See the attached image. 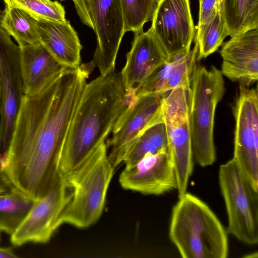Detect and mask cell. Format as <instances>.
<instances>
[{
	"label": "cell",
	"mask_w": 258,
	"mask_h": 258,
	"mask_svg": "<svg viewBox=\"0 0 258 258\" xmlns=\"http://www.w3.org/2000/svg\"><path fill=\"white\" fill-rule=\"evenodd\" d=\"M71 198L64 175L60 172L48 192L35 203L26 217L11 235L15 246L45 243L59 228L58 219Z\"/></svg>",
	"instance_id": "obj_10"
},
{
	"label": "cell",
	"mask_w": 258,
	"mask_h": 258,
	"mask_svg": "<svg viewBox=\"0 0 258 258\" xmlns=\"http://www.w3.org/2000/svg\"><path fill=\"white\" fill-rule=\"evenodd\" d=\"M190 91V89L180 87L163 94L161 113L164 122L189 118Z\"/></svg>",
	"instance_id": "obj_26"
},
{
	"label": "cell",
	"mask_w": 258,
	"mask_h": 258,
	"mask_svg": "<svg viewBox=\"0 0 258 258\" xmlns=\"http://www.w3.org/2000/svg\"><path fill=\"white\" fill-rule=\"evenodd\" d=\"M0 26V78L3 101L0 109V168L7 164L10 141L24 95L20 48Z\"/></svg>",
	"instance_id": "obj_7"
},
{
	"label": "cell",
	"mask_w": 258,
	"mask_h": 258,
	"mask_svg": "<svg viewBox=\"0 0 258 258\" xmlns=\"http://www.w3.org/2000/svg\"><path fill=\"white\" fill-rule=\"evenodd\" d=\"M198 52V46L195 44L194 47L186 54L173 58L174 66L164 92L180 87L190 89L191 79L197 61Z\"/></svg>",
	"instance_id": "obj_27"
},
{
	"label": "cell",
	"mask_w": 258,
	"mask_h": 258,
	"mask_svg": "<svg viewBox=\"0 0 258 258\" xmlns=\"http://www.w3.org/2000/svg\"><path fill=\"white\" fill-rule=\"evenodd\" d=\"M219 11V0H199V17L197 31L208 25Z\"/></svg>",
	"instance_id": "obj_28"
},
{
	"label": "cell",
	"mask_w": 258,
	"mask_h": 258,
	"mask_svg": "<svg viewBox=\"0 0 258 258\" xmlns=\"http://www.w3.org/2000/svg\"><path fill=\"white\" fill-rule=\"evenodd\" d=\"M35 201L14 187L0 195V231L12 235L29 213Z\"/></svg>",
	"instance_id": "obj_21"
},
{
	"label": "cell",
	"mask_w": 258,
	"mask_h": 258,
	"mask_svg": "<svg viewBox=\"0 0 258 258\" xmlns=\"http://www.w3.org/2000/svg\"><path fill=\"white\" fill-rule=\"evenodd\" d=\"M227 36V31L219 11L208 25L197 32L195 44L198 49L197 60L205 58L216 51Z\"/></svg>",
	"instance_id": "obj_24"
},
{
	"label": "cell",
	"mask_w": 258,
	"mask_h": 258,
	"mask_svg": "<svg viewBox=\"0 0 258 258\" xmlns=\"http://www.w3.org/2000/svg\"><path fill=\"white\" fill-rule=\"evenodd\" d=\"M92 71L87 63L67 69L40 93L22 98L4 170L16 188L35 201L59 173L64 141Z\"/></svg>",
	"instance_id": "obj_1"
},
{
	"label": "cell",
	"mask_w": 258,
	"mask_h": 258,
	"mask_svg": "<svg viewBox=\"0 0 258 258\" xmlns=\"http://www.w3.org/2000/svg\"><path fill=\"white\" fill-rule=\"evenodd\" d=\"M235 121L233 159L258 188V90L239 85L233 107Z\"/></svg>",
	"instance_id": "obj_9"
},
{
	"label": "cell",
	"mask_w": 258,
	"mask_h": 258,
	"mask_svg": "<svg viewBox=\"0 0 258 258\" xmlns=\"http://www.w3.org/2000/svg\"><path fill=\"white\" fill-rule=\"evenodd\" d=\"M0 233H1V231H0ZM0 239H1V234H0Z\"/></svg>",
	"instance_id": "obj_33"
},
{
	"label": "cell",
	"mask_w": 258,
	"mask_h": 258,
	"mask_svg": "<svg viewBox=\"0 0 258 258\" xmlns=\"http://www.w3.org/2000/svg\"><path fill=\"white\" fill-rule=\"evenodd\" d=\"M18 256L16 254L11 247H0V258H16Z\"/></svg>",
	"instance_id": "obj_31"
},
{
	"label": "cell",
	"mask_w": 258,
	"mask_h": 258,
	"mask_svg": "<svg viewBox=\"0 0 258 258\" xmlns=\"http://www.w3.org/2000/svg\"><path fill=\"white\" fill-rule=\"evenodd\" d=\"M223 76L249 87L258 80V29L231 37L222 44Z\"/></svg>",
	"instance_id": "obj_14"
},
{
	"label": "cell",
	"mask_w": 258,
	"mask_h": 258,
	"mask_svg": "<svg viewBox=\"0 0 258 258\" xmlns=\"http://www.w3.org/2000/svg\"><path fill=\"white\" fill-rule=\"evenodd\" d=\"M167 132L168 150L173 162L178 198L185 192L193 170V155L189 118L164 122Z\"/></svg>",
	"instance_id": "obj_18"
},
{
	"label": "cell",
	"mask_w": 258,
	"mask_h": 258,
	"mask_svg": "<svg viewBox=\"0 0 258 258\" xmlns=\"http://www.w3.org/2000/svg\"><path fill=\"white\" fill-rule=\"evenodd\" d=\"M164 93L131 98L119 116L112 130V136L106 143L107 148H111L108 158L114 169L123 162L127 152L143 132L163 121L161 104Z\"/></svg>",
	"instance_id": "obj_8"
},
{
	"label": "cell",
	"mask_w": 258,
	"mask_h": 258,
	"mask_svg": "<svg viewBox=\"0 0 258 258\" xmlns=\"http://www.w3.org/2000/svg\"><path fill=\"white\" fill-rule=\"evenodd\" d=\"M164 150H168V142L166 125L162 121L142 133L127 152L123 162L125 167H131L146 155Z\"/></svg>",
	"instance_id": "obj_22"
},
{
	"label": "cell",
	"mask_w": 258,
	"mask_h": 258,
	"mask_svg": "<svg viewBox=\"0 0 258 258\" xmlns=\"http://www.w3.org/2000/svg\"><path fill=\"white\" fill-rule=\"evenodd\" d=\"M114 71L87 83L70 123L58 162L66 175L80 166L105 141L131 97Z\"/></svg>",
	"instance_id": "obj_2"
},
{
	"label": "cell",
	"mask_w": 258,
	"mask_h": 258,
	"mask_svg": "<svg viewBox=\"0 0 258 258\" xmlns=\"http://www.w3.org/2000/svg\"><path fill=\"white\" fill-rule=\"evenodd\" d=\"M124 189L144 195H159L177 188L174 165L168 150L148 154L119 176Z\"/></svg>",
	"instance_id": "obj_13"
},
{
	"label": "cell",
	"mask_w": 258,
	"mask_h": 258,
	"mask_svg": "<svg viewBox=\"0 0 258 258\" xmlns=\"http://www.w3.org/2000/svg\"><path fill=\"white\" fill-rule=\"evenodd\" d=\"M0 26L19 46L40 43L37 21L18 8L5 5L0 11Z\"/></svg>",
	"instance_id": "obj_20"
},
{
	"label": "cell",
	"mask_w": 258,
	"mask_h": 258,
	"mask_svg": "<svg viewBox=\"0 0 258 258\" xmlns=\"http://www.w3.org/2000/svg\"><path fill=\"white\" fill-rule=\"evenodd\" d=\"M37 28L39 42L60 64L68 69L79 67L82 45L69 21L39 20Z\"/></svg>",
	"instance_id": "obj_17"
},
{
	"label": "cell",
	"mask_w": 258,
	"mask_h": 258,
	"mask_svg": "<svg viewBox=\"0 0 258 258\" xmlns=\"http://www.w3.org/2000/svg\"><path fill=\"white\" fill-rule=\"evenodd\" d=\"M226 89L220 70L196 64L191 79L189 123L194 160L200 166L216 159L214 127L217 106Z\"/></svg>",
	"instance_id": "obj_5"
},
{
	"label": "cell",
	"mask_w": 258,
	"mask_h": 258,
	"mask_svg": "<svg viewBox=\"0 0 258 258\" xmlns=\"http://www.w3.org/2000/svg\"><path fill=\"white\" fill-rule=\"evenodd\" d=\"M167 61L166 52L150 28L145 32L135 33L120 73L126 92H130Z\"/></svg>",
	"instance_id": "obj_15"
},
{
	"label": "cell",
	"mask_w": 258,
	"mask_h": 258,
	"mask_svg": "<svg viewBox=\"0 0 258 258\" xmlns=\"http://www.w3.org/2000/svg\"><path fill=\"white\" fill-rule=\"evenodd\" d=\"M63 1V0H61ZM80 20L85 25L93 29V26L83 0H72Z\"/></svg>",
	"instance_id": "obj_29"
},
{
	"label": "cell",
	"mask_w": 258,
	"mask_h": 258,
	"mask_svg": "<svg viewBox=\"0 0 258 258\" xmlns=\"http://www.w3.org/2000/svg\"><path fill=\"white\" fill-rule=\"evenodd\" d=\"M173 208L170 240L183 258H226L227 232L210 207L185 192Z\"/></svg>",
	"instance_id": "obj_3"
},
{
	"label": "cell",
	"mask_w": 258,
	"mask_h": 258,
	"mask_svg": "<svg viewBox=\"0 0 258 258\" xmlns=\"http://www.w3.org/2000/svg\"><path fill=\"white\" fill-rule=\"evenodd\" d=\"M107 149L106 143H102L80 166L64 175L71 198L58 219L59 227L68 224L86 228L101 217L115 169Z\"/></svg>",
	"instance_id": "obj_4"
},
{
	"label": "cell",
	"mask_w": 258,
	"mask_h": 258,
	"mask_svg": "<svg viewBox=\"0 0 258 258\" xmlns=\"http://www.w3.org/2000/svg\"><path fill=\"white\" fill-rule=\"evenodd\" d=\"M5 5L18 8L37 21L64 22V7L56 1L3 0Z\"/></svg>",
	"instance_id": "obj_25"
},
{
	"label": "cell",
	"mask_w": 258,
	"mask_h": 258,
	"mask_svg": "<svg viewBox=\"0 0 258 258\" xmlns=\"http://www.w3.org/2000/svg\"><path fill=\"white\" fill-rule=\"evenodd\" d=\"M24 95L33 96L44 90L67 69L40 43L19 46Z\"/></svg>",
	"instance_id": "obj_16"
},
{
	"label": "cell",
	"mask_w": 258,
	"mask_h": 258,
	"mask_svg": "<svg viewBox=\"0 0 258 258\" xmlns=\"http://www.w3.org/2000/svg\"><path fill=\"white\" fill-rule=\"evenodd\" d=\"M219 6L228 36L258 29V0H219Z\"/></svg>",
	"instance_id": "obj_19"
},
{
	"label": "cell",
	"mask_w": 258,
	"mask_h": 258,
	"mask_svg": "<svg viewBox=\"0 0 258 258\" xmlns=\"http://www.w3.org/2000/svg\"><path fill=\"white\" fill-rule=\"evenodd\" d=\"M160 0H120L124 33L143 31L144 24L152 21Z\"/></svg>",
	"instance_id": "obj_23"
},
{
	"label": "cell",
	"mask_w": 258,
	"mask_h": 258,
	"mask_svg": "<svg viewBox=\"0 0 258 258\" xmlns=\"http://www.w3.org/2000/svg\"><path fill=\"white\" fill-rule=\"evenodd\" d=\"M219 183L228 218L227 232L250 245L258 243V188L232 158L220 165Z\"/></svg>",
	"instance_id": "obj_6"
},
{
	"label": "cell",
	"mask_w": 258,
	"mask_h": 258,
	"mask_svg": "<svg viewBox=\"0 0 258 258\" xmlns=\"http://www.w3.org/2000/svg\"><path fill=\"white\" fill-rule=\"evenodd\" d=\"M2 101H3V93H2L1 81V78H0V109H1V107H2Z\"/></svg>",
	"instance_id": "obj_32"
},
{
	"label": "cell",
	"mask_w": 258,
	"mask_h": 258,
	"mask_svg": "<svg viewBox=\"0 0 258 258\" xmlns=\"http://www.w3.org/2000/svg\"><path fill=\"white\" fill-rule=\"evenodd\" d=\"M14 187L5 170L0 168V191L6 192L12 190Z\"/></svg>",
	"instance_id": "obj_30"
},
{
	"label": "cell",
	"mask_w": 258,
	"mask_h": 258,
	"mask_svg": "<svg viewBox=\"0 0 258 258\" xmlns=\"http://www.w3.org/2000/svg\"><path fill=\"white\" fill-rule=\"evenodd\" d=\"M96 35L97 46L92 60L101 76L114 71L115 61L124 34L120 0H83Z\"/></svg>",
	"instance_id": "obj_11"
},
{
	"label": "cell",
	"mask_w": 258,
	"mask_h": 258,
	"mask_svg": "<svg viewBox=\"0 0 258 258\" xmlns=\"http://www.w3.org/2000/svg\"><path fill=\"white\" fill-rule=\"evenodd\" d=\"M150 29L168 60L188 53L195 36L189 0H160Z\"/></svg>",
	"instance_id": "obj_12"
}]
</instances>
